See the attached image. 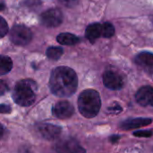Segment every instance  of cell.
<instances>
[{"mask_svg":"<svg viewBox=\"0 0 153 153\" xmlns=\"http://www.w3.org/2000/svg\"><path fill=\"white\" fill-rule=\"evenodd\" d=\"M152 123V120L149 118H134V119H129L122 123L121 128L125 130H132V129H137L140 127H143L146 125H149Z\"/></svg>","mask_w":153,"mask_h":153,"instance_id":"12","label":"cell"},{"mask_svg":"<svg viewBox=\"0 0 153 153\" xmlns=\"http://www.w3.org/2000/svg\"><path fill=\"white\" fill-rule=\"evenodd\" d=\"M59 2L64 5V6H66V7H74L78 5V2L79 0H59Z\"/></svg>","mask_w":153,"mask_h":153,"instance_id":"20","label":"cell"},{"mask_svg":"<svg viewBox=\"0 0 153 153\" xmlns=\"http://www.w3.org/2000/svg\"><path fill=\"white\" fill-rule=\"evenodd\" d=\"M37 131L43 139L48 141H54L59 137L62 129L61 127L51 124H42L37 126Z\"/></svg>","mask_w":153,"mask_h":153,"instance_id":"7","label":"cell"},{"mask_svg":"<svg viewBox=\"0 0 153 153\" xmlns=\"http://www.w3.org/2000/svg\"><path fill=\"white\" fill-rule=\"evenodd\" d=\"M4 127L2 124H0V140L2 139L3 135H4Z\"/></svg>","mask_w":153,"mask_h":153,"instance_id":"25","label":"cell"},{"mask_svg":"<svg viewBox=\"0 0 153 153\" xmlns=\"http://www.w3.org/2000/svg\"><path fill=\"white\" fill-rule=\"evenodd\" d=\"M4 8H5V5H4V0H0V11L4 10Z\"/></svg>","mask_w":153,"mask_h":153,"instance_id":"24","label":"cell"},{"mask_svg":"<svg viewBox=\"0 0 153 153\" xmlns=\"http://www.w3.org/2000/svg\"><path fill=\"white\" fill-rule=\"evenodd\" d=\"M78 87V78L74 69L69 67L56 68L49 78L51 92L58 97H69L73 96Z\"/></svg>","mask_w":153,"mask_h":153,"instance_id":"1","label":"cell"},{"mask_svg":"<svg viewBox=\"0 0 153 153\" xmlns=\"http://www.w3.org/2000/svg\"><path fill=\"white\" fill-rule=\"evenodd\" d=\"M56 153H86V151L74 138H64L59 140L56 146Z\"/></svg>","mask_w":153,"mask_h":153,"instance_id":"5","label":"cell"},{"mask_svg":"<svg viewBox=\"0 0 153 153\" xmlns=\"http://www.w3.org/2000/svg\"><path fill=\"white\" fill-rule=\"evenodd\" d=\"M135 63L145 72L153 74V54L143 51L135 57Z\"/></svg>","mask_w":153,"mask_h":153,"instance_id":"11","label":"cell"},{"mask_svg":"<svg viewBox=\"0 0 153 153\" xmlns=\"http://www.w3.org/2000/svg\"><path fill=\"white\" fill-rule=\"evenodd\" d=\"M134 136H137V137H151L152 135V131H137L135 133H134Z\"/></svg>","mask_w":153,"mask_h":153,"instance_id":"21","label":"cell"},{"mask_svg":"<svg viewBox=\"0 0 153 153\" xmlns=\"http://www.w3.org/2000/svg\"><path fill=\"white\" fill-rule=\"evenodd\" d=\"M41 4V0H24L22 3L23 5L30 7V8H35L37 6H39Z\"/></svg>","mask_w":153,"mask_h":153,"instance_id":"19","label":"cell"},{"mask_svg":"<svg viewBox=\"0 0 153 153\" xmlns=\"http://www.w3.org/2000/svg\"><path fill=\"white\" fill-rule=\"evenodd\" d=\"M63 14L59 9L51 8L44 12L40 15V23L46 27H56L61 24Z\"/></svg>","mask_w":153,"mask_h":153,"instance_id":"6","label":"cell"},{"mask_svg":"<svg viewBox=\"0 0 153 153\" xmlns=\"http://www.w3.org/2000/svg\"><path fill=\"white\" fill-rule=\"evenodd\" d=\"M8 90H9V87H8L7 83L4 80L0 79V96L4 95Z\"/></svg>","mask_w":153,"mask_h":153,"instance_id":"22","label":"cell"},{"mask_svg":"<svg viewBox=\"0 0 153 153\" xmlns=\"http://www.w3.org/2000/svg\"><path fill=\"white\" fill-rule=\"evenodd\" d=\"M63 49L60 47H49L47 50V56L48 59L53 60H57L63 55Z\"/></svg>","mask_w":153,"mask_h":153,"instance_id":"16","label":"cell"},{"mask_svg":"<svg viewBox=\"0 0 153 153\" xmlns=\"http://www.w3.org/2000/svg\"><path fill=\"white\" fill-rule=\"evenodd\" d=\"M37 83L32 79H22L15 85L13 98L21 106H30L36 99Z\"/></svg>","mask_w":153,"mask_h":153,"instance_id":"3","label":"cell"},{"mask_svg":"<svg viewBox=\"0 0 153 153\" xmlns=\"http://www.w3.org/2000/svg\"><path fill=\"white\" fill-rule=\"evenodd\" d=\"M9 36L11 41L13 44L25 46L30 42L32 39V32L28 27L21 24H16L12 28Z\"/></svg>","mask_w":153,"mask_h":153,"instance_id":"4","label":"cell"},{"mask_svg":"<svg viewBox=\"0 0 153 153\" xmlns=\"http://www.w3.org/2000/svg\"><path fill=\"white\" fill-rule=\"evenodd\" d=\"M11 113V107L7 105H0V114Z\"/></svg>","mask_w":153,"mask_h":153,"instance_id":"23","label":"cell"},{"mask_svg":"<svg viewBox=\"0 0 153 153\" xmlns=\"http://www.w3.org/2000/svg\"><path fill=\"white\" fill-rule=\"evenodd\" d=\"M13 68V61L7 56L0 55V76L7 74Z\"/></svg>","mask_w":153,"mask_h":153,"instance_id":"15","label":"cell"},{"mask_svg":"<svg viewBox=\"0 0 153 153\" xmlns=\"http://www.w3.org/2000/svg\"><path fill=\"white\" fill-rule=\"evenodd\" d=\"M101 30H102V36L105 38H110L115 34V28L113 24L110 23H104L101 24Z\"/></svg>","mask_w":153,"mask_h":153,"instance_id":"17","label":"cell"},{"mask_svg":"<svg viewBox=\"0 0 153 153\" xmlns=\"http://www.w3.org/2000/svg\"><path fill=\"white\" fill-rule=\"evenodd\" d=\"M8 32V25L6 21L0 16V38L4 37V35H6Z\"/></svg>","mask_w":153,"mask_h":153,"instance_id":"18","label":"cell"},{"mask_svg":"<svg viewBox=\"0 0 153 153\" xmlns=\"http://www.w3.org/2000/svg\"><path fill=\"white\" fill-rule=\"evenodd\" d=\"M52 113L58 119H67L74 115V108L68 101H59L53 107Z\"/></svg>","mask_w":153,"mask_h":153,"instance_id":"8","label":"cell"},{"mask_svg":"<svg viewBox=\"0 0 153 153\" xmlns=\"http://www.w3.org/2000/svg\"><path fill=\"white\" fill-rule=\"evenodd\" d=\"M102 34V30H101V24L95 23L90 24L85 31V36L86 38L91 41L94 42L97 39H99Z\"/></svg>","mask_w":153,"mask_h":153,"instance_id":"13","label":"cell"},{"mask_svg":"<svg viewBox=\"0 0 153 153\" xmlns=\"http://www.w3.org/2000/svg\"><path fill=\"white\" fill-rule=\"evenodd\" d=\"M136 101L143 106H153V87L150 86L142 87L135 95Z\"/></svg>","mask_w":153,"mask_h":153,"instance_id":"10","label":"cell"},{"mask_svg":"<svg viewBox=\"0 0 153 153\" xmlns=\"http://www.w3.org/2000/svg\"><path fill=\"white\" fill-rule=\"evenodd\" d=\"M57 41L63 45H75L80 41L79 38L69 32H62L56 37Z\"/></svg>","mask_w":153,"mask_h":153,"instance_id":"14","label":"cell"},{"mask_svg":"<svg viewBox=\"0 0 153 153\" xmlns=\"http://www.w3.org/2000/svg\"><path fill=\"white\" fill-rule=\"evenodd\" d=\"M101 107L100 94L93 89L82 91L78 97V108L81 115L86 118L95 117Z\"/></svg>","mask_w":153,"mask_h":153,"instance_id":"2","label":"cell"},{"mask_svg":"<svg viewBox=\"0 0 153 153\" xmlns=\"http://www.w3.org/2000/svg\"><path fill=\"white\" fill-rule=\"evenodd\" d=\"M117 139H119V137H118V136H113V137H111V139H110V140H111L112 142H114L115 140H117Z\"/></svg>","mask_w":153,"mask_h":153,"instance_id":"26","label":"cell"},{"mask_svg":"<svg viewBox=\"0 0 153 153\" xmlns=\"http://www.w3.org/2000/svg\"><path fill=\"white\" fill-rule=\"evenodd\" d=\"M103 83L106 87L111 90H118L121 89L124 86L123 78L120 75L114 71H106L103 74Z\"/></svg>","mask_w":153,"mask_h":153,"instance_id":"9","label":"cell"}]
</instances>
